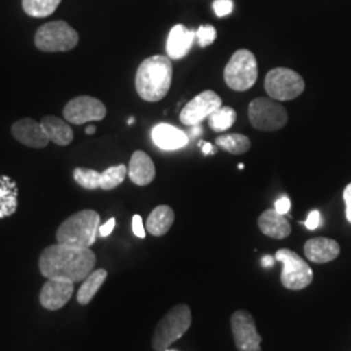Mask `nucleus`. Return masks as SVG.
<instances>
[{
  "label": "nucleus",
  "instance_id": "nucleus-1",
  "mask_svg": "<svg viewBox=\"0 0 351 351\" xmlns=\"http://www.w3.org/2000/svg\"><path fill=\"white\" fill-rule=\"evenodd\" d=\"M97 256L90 247L51 245L39 256V271L46 278L80 282L94 271Z\"/></svg>",
  "mask_w": 351,
  "mask_h": 351
},
{
  "label": "nucleus",
  "instance_id": "nucleus-2",
  "mask_svg": "<svg viewBox=\"0 0 351 351\" xmlns=\"http://www.w3.org/2000/svg\"><path fill=\"white\" fill-rule=\"evenodd\" d=\"M173 77V65L168 56L154 55L143 60L136 73V88L146 101H159L168 94Z\"/></svg>",
  "mask_w": 351,
  "mask_h": 351
},
{
  "label": "nucleus",
  "instance_id": "nucleus-3",
  "mask_svg": "<svg viewBox=\"0 0 351 351\" xmlns=\"http://www.w3.org/2000/svg\"><path fill=\"white\" fill-rule=\"evenodd\" d=\"M101 226L99 213L84 210L72 215L58 228V243L75 247H90L95 243Z\"/></svg>",
  "mask_w": 351,
  "mask_h": 351
},
{
  "label": "nucleus",
  "instance_id": "nucleus-4",
  "mask_svg": "<svg viewBox=\"0 0 351 351\" xmlns=\"http://www.w3.org/2000/svg\"><path fill=\"white\" fill-rule=\"evenodd\" d=\"M191 326V311L188 304H178L164 315L158 323L152 336V349L168 350V348L181 339Z\"/></svg>",
  "mask_w": 351,
  "mask_h": 351
},
{
  "label": "nucleus",
  "instance_id": "nucleus-5",
  "mask_svg": "<svg viewBox=\"0 0 351 351\" xmlns=\"http://www.w3.org/2000/svg\"><path fill=\"white\" fill-rule=\"evenodd\" d=\"M224 80L228 88L234 91H246L258 80V62L249 50L236 51L224 69Z\"/></svg>",
  "mask_w": 351,
  "mask_h": 351
},
{
  "label": "nucleus",
  "instance_id": "nucleus-6",
  "mask_svg": "<svg viewBox=\"0 0 351 351\" xmlns=\"http://www.w3.org/2000/svg\"><path fill=\"white\" fill-rule=\"evenodd\" d=\"M78 39V33L68 23L52 21L38 29L34 43L43 52H65L73 50Z\"/></svg>",
  "mask_w": 351,
  "mask_h": 351
},
{
  "label": "nucleus",
  "instance_id": "nucleus-7",
  "mask_svg": "<svg viewBox=\"0 0 351 351\" xmlns=\"http://www.w3.org/2000/svg\"><path fill=\"white\" fill-rule=\"evenodd\" d=\"M304 80L295 71L288 68H275L264 80V88L271 99L278 101L295 99L304 91Z\"/></svg>",
  "mask_w": 351,
  "mask_h": 351
},
{
  "label": "nucleus",
  "instance_id": "nucleus-8",
  "mask_svg": "<svg viewBox=\"0 0 351 351\" xmlns=\"http://www.w3.org/2000/svg\"><path fill=\"white\" fill-rule=\"evenodd\" d=\"M275 259L282 263L281 282L285 288L302 290L313 282L314 272L311 267L297 252L289 249H281L277 251Z\"/></svg>",
  "mask_w": 351,
  "mask_h": 351
},
{
  "label": "nucleus",
  "instance_id": "nucleus-9",
  "mask_svg": "<svg viewBox=\"0 0 351 351\" xmlns=\"http://www.w3.org/2000/svg\"><path fill=\"white\" fill-rule=\"evenodd\" d=\"M251 125L263 132H276L288 123L287 110L271 98H256L249 106Z\"/></svg>",
  "mask_w": 351,
  "mask_h": 351
},
{
  "label": "nucleus",
  "instance_id": "nucleus-10",
  "mask_svg": "<svg viewBox=\"0 0 351 351\" xmlns=\"http://www.w3.org/2000/svg\"><path fill=\"white\" fill-rule=\"evenodd\" d=\"M63 114L68 123L82 125L90 121L103 120L107 114V108L99 99L84 95L68 101L64 107Z\"/></svg>",
  "mask_w": 351,
  "mask_h": 351
},
{
  "label": "nucleus",
  "instance_id": "nucleus-11",
  "mask_svg": "<svg viewBox=\"0 0 351 351\" xmlns=\"http://www.w3.org/2000/svg\"><path fill=\"white\" fill-rule=\"evenodd\" d=\"M232 333L239 351H261L262 337L259 336L254 317L245 310H239L230 319Z\"/></svg>",
  "mask_w": 351,
  "mask_h": 351
},
{
  "label": "nucleus",
  "instance_id": "nucleus-12",
  "mask_svg": "<svg viewBox=\"0 0 351 351\" xmlns=\"http://www.w3.org/2000/svg\"><path fill=\"white\" fill-rule=\"evenodd\" d=\"M221 106V98L213 90H206L182 108L180 113V121L184 125H199L203 120L208 119L210 114Z\"/></svg>",
  "mask_w": 351,
  "mask_h": 351
},
{
  "label": "nucleus",
  "instance_id": "nucleus-13",
  "mask_svg": "<svg viewBox=\"0 0 351 351\" xmlns=\"http://www.w3.org/2000/svg\"><path fill=\"white\" fill-rule=\"evenodd\" d=\"M73 282L65 280L50 278L43 288L40 289L39 302L40 304L50 311L62 310L73 295Z\"/></svg>",
  "mask_w": 351,
  "mask_h": 351
},
{
  "label": "nucleus",
  "instance_id": "nucleus-14",
  "mask_svg": "<svg viewBox=\"0 0 351 351\" xmlns=\"http://www.w3.org/2000/svg\"><path fill=\"white\" fill-rule=\"evenodd\" d=\"M11 130L13 137L27 147L45 149L50 143L43 126L33 119H23L16 121Z\"/></svg>",
  "mask_w": 351,
  "mask_h": 351
},
{
  "label": "nucleus",
  "instance_id": "nucleus-15",
  "mask_svg": "<svg viewBox=\"0 0 351 351\" xmlns=\"http://www.w3.org/2000/svg\"><path fill=\"white\" fill-rule=\"evenodd\" d=\"M151 138L160 150L175 151L184 149L189 143L188 134L171 124H158L151 132Z\"/></svg>",
  "mask_w": 351,
  "mask_h": 351
},
{
  "label": "nucleus",
  "instance_id": "nucleus-16",
  "mask_svg": "<svg viewBox=\"0 0 351 351\" xmlns=\"http://www.w3.org/2000/svg\"><path fill=\"white\" fill-rule=\"evenodd\" d=\"M197 38V32L189 30L186 26L177 24L169 32L167 39V56L172 60H180L185 58L191 50L194 39Z\"/></svg>",
  "mask_w": 351,
  "mask_h": 351
},
{
  "label": "nucleus",
  "instance_id": "nucleus-17",
  "mask_svg": "<svg viewBox=\"0 0 351 351\" xmlns=\"http://www.w3.org/2000/svg\"><path fill=\"white\" fill-rule=\"evenodd\" d=\"M155 175V165L150 156L145 151H134L128 167V176L130 181L138 186H146L154 181Z\"/></svg>",
  "mask_w": 351,
  "mask_h": 351
},
{
  "label": "nucleus",
  "instance_id": "nucleus-18",
  "mask_svg": "<svg viewBox=\"0 0 351 351\" xmlns=\"http://www.w3.org/2000/svg\"><path fill=\"white\" fill-rule=\"evenodd\" d=\"M304 255L314 263H328L339 256V245L335 239L326 237L308 239L304 245Z\"/></svg>",
  "mask_w": 351,
  "mask_h": 351
},
{
  "label": "nucleus",
  "instance_id": "nucleus-19",
  "mask_svg": "<svg viewBox=\"0 0 351 351\" xmlns=\"http://www.w3.org/2000/svg\"><path fill=\"white\" fill-rule=\"evenodd\" d=\"M258 226L267 237L275 239H287L291 232V226L285 215L277 213L275 208L267 210L259 216Z\"/></svg>",
  "mask_w": 351,
  "mask_h": 351
},
{
  "label": "nucleus",
  "instance_id": "nucleus-20",
  "mask_svg": "<svg viewBox=\"0 0 351 351\" xmlns=\"http://www.w3.org/2000/svg\"><path fill=\"white\" fill-rule=\"evenodd\" d=\"M50 142L59 146H68L73 141V130L66 121L56 116H45L40 121Z\"/></svg>",
  "mask_w": 351,
  "mask_h": 351
},
{
  "label": "nucleus",
  "instance_id": "nucleus-21",
  "mask_svg": "<svg viewBox=\"0 0 351 351\" xmlns=\"http://www.w3.org/2000/svg\"><path fill=\"white\" fill-rule=\"evenodd\" d=\"M19 188L10 176H0V219L10 217L17 211Z\"/></svg>",
  "mask_w": 351,
  "mask_h": 351
},
{
  "label": "nucleus",
  "instance_id": "nucleus-22",
  "mask_svg": "<svg viewBox=\"0 0 351 351\" xmlns=\"http://www.w3.org/2000/svg\"><path fill=\"white\" fill-rule=\"evenodd\" d=\"M175 223V211L169 207V206H158L156 208L152 210L150 213L146 228L147 232L155 236V237H162L165 233H168V230L171 229V226Z\"/></svg>",
  "mask_w": 351,
  "mask_h": 351
},
{
  "label": "nucleus",
  "instance_id": "nucleus-23",
  "mask_svg": "<svg viewBox=\"0 0 351 351\" xmlns=\"http://www.w3.org/2000/svg\"><path fill=\"white\" fill-rule=\"evenodd\" d=\"M106 278H107V271L106 269H101H101L93 271L84 280L81 288L78 289V293H77V301H78V303L85 306V304H88L90 302L93 301L95 294L99 291L101 285L104 284Z\"/></svg>",
  "mask_w": 351,
  "mask_h": 351
},
{
  "label": "nucleus",
  "instance_id": "nucleus-24",
  "mask_svg": "<svg viewBox=\"0 0 351 351\" xmlns=\"http://www.w3.org/2000/svg\"><path fill=\"white\" fill-rule=\"evenodd\" d=\"M216 141V146L226 150V152L232 154V155H242L245 152H247L251 147V141L249 137L243 136V134H224L220 136Z\"/></svg>",
  "mask_w": 351,
  "mask_h": 351
},
{
  "label": "nucleus",
  "instance_id": "nucleus-25",
  "mask_svg": "<svg viewBox=\"0 0 351 351\" xmlns=\"http://www.w3.org/2000/svg\"><path fill=\"white\" fill-rule=\"evenodd\" d=\"M62 0H23L24 12L36 19L51 16L58 10Z\"/></svg>",
  "mask_w": 351,
  "mask_h": 351
},
{
  "label": "nucleus",
  "instance_id": "nucleus-26",
  "mask_svg": "<svg viewBox=\"0 0 351 351\" xmlns=\"http://www.w3.org/2000/svg\"><path fill=\"white\" fill-rule=\"evenodd\" d=\"M237 120V112L232 107L221 106L215 110L208 117V125L213 132H226L232 128Z\"/></svg>",
  "mask_w": 351,
  "mask_h": 351
},
{
  "label": "nucleus",
  "instance_id": "nucleus-27",
  "mask_svg": "<svg viewBox=\"0 0 351 351\" xmlns=\"http://www.w3.org/2000/svg\"><path fill=\"white\" fill-rule=\"evenodd\" d=\"M128 175V168L125 164H119L107 168L101 172V189L103 190H112L120 186Z\"/></svg>",
  "mask_w": 351,
  "mask_h": 351
},
{
  "label": "nucleus",
  "instance_id": "nucleus-28",
  "mask_svg": "<svg viewBox=\"0 0 351 351\" xmlns=\"http://www.w3.org/2000/svg\"><path fill=\"white\" fill-rule=\"evenodd\" d=\"M101 172L90 168H75L73 171V178L81 188L88 190L101 189Z\"/></svg>",
  "mask_w": 351,
  "mask_h": 351
},
{
  "label": "nucleus",
  "instance_id": "nucleus-29",
  "mask_svg": "<svg viewBox=\"0 0 351 351\" xmlns=\"http://www.w3.org/2000/svg\"><path fill=\"white\" fill-rule=\"evenodd\" d=\"M216 29L211 25H203L197 30V39L201 47H207L213 45L216 39Z\"/></svg>",
  "mask_w": 351,
  "mask_h": 351
},
{
  "label": "nucleus",
  "instance_id": "nucleus-30",
  "mask_svg": "<svg viewBox=\"0 0 351 351\" xmlns=\"http://www.w3.org/2000/svg\"><path fill=\"white\" fill-rule=\"evenodd\" d=\"M213 12L217 17H224L233 11L232 0H215L213 4Z\"/></svg>",
  "mask_w": 351,
  "mask_h": 351
},
{
  "label": "nucleus",
  "instance_id": "nucleus-31",
  "mask_svg": "<svg viewBox=\"0 0 351 351\" xmlns=\"http://www.w3.org/2000/svg\"><path fill=\"white\" fill-rule=\"evenodd\" d=\"M320 224H322V215H320V213H319L317 210L311 211L310 215H308V217H307V220L304 221V226H306V228H307L308 230L317 229V228L320 226Z\"/></svg>",
  "mask_w": 351,
  "mask_h": 351
},
{
  "label": "nucleus",
  "instance_id": "nucleus-32",
  "mask_svg": "<svg viewBox=\"0 0 351 351\" xmlns=\"http://www.w3.org/2000/svg\"><path fill=\"white\" fill-rule=\"evenodd\" d=\"M133 233L138 239H145L146 237L143 221H142V217L139 215H134L133 216Z\"/></svg>",
  "mask_w": 351,
  "mask_h": 351
},
{
  "label": "nucleus",
  "instance_id": "nucleus-33",
  "mask_svg": "<svg viewBox=\"0 0 351 351\" xmlns=\"http://www.w3.org/2000/svg\"><path fill=\"white\" fill-rule=\"evenodd\" d=\"M290 206H291V202L288 197H281L275 203V210L281 215H287L290 211Z\"/></svg>",
  "mask_w": 351,
  "mask_h": 351
},
{
  "label": "nucleus",
  "instance_id": "nucleus-34",
  "mask_svg": "<svg viewBox=\"0 0 351 351\" xmlns=\"http://www.w3.org/2000/svg\"><path fill=\"white\" fill-rule=\"evenodd\" d=\"M114 226H116V219L112 217V219H110L106 224L99 226V232H98L99 236H101V237H108V236L112 233Z\"/></svg>",
  "mask_w": 351,
  "mask_h": 351
},
{
  "label": "nucleus",
  "instance_id": "nucleus-35",
  "mask_svg": "<svg viewBox=\"0 0 351 351\" xmlns=\"http://www.w3.org/2000/svg\"><path fill=\"white\" fill-rule=\"evenodd\" d=\"M343 201L346 204V219L351 224V184L343 190Z\"/></svg>",
  "mask_w": 351,
  "mask_h": 351
},
{
  "label": "nucleus",
  "instance_id": "nucleus-36",
  "mask_svg": "<svg viewBox=\"0 0 351 351\" xmlns=\"http://www.w3.org/2000/svg\"><path fill=\"white\" fill-rule=\"evenodd\" d=\"M199 146L202 147V152H203V155H213L216 151L213 149V145L210 143V142H203V141H199Z\"/></svg>",
  "mask_w": 351,
  "mask_h": 351
},
{
  "label": "nucleus",
  "instance_id": "nucleus-37",
  "mask_svg": "<svg viewBox=\"0 0 351 351\" xmlns=\"http://www.w3.org/2000/svg\"><path fill=\"white\" fill-rule=\"evenodd\" d=\"M275 258H272L271 255H264L263 258H262V265H263L264 268H269V267H274V264H275Z\"/></svg>",
  "mask_w": 351,
  "mask_h": 351
},
{
  "label": "nucleus",
  "instance_id": "nucleus-38",
  "mask_svg": "<svg viewBox=\"0 0 351 351\" xmlns=\"http://www.w3.org/2000/svg\"><path fill=\"white\" fill-rule=\"evenodd\" d=\"M95 130H97V128H95V126H88V128H86V134H88V136H90V134H94V133H95Z\"/></svg>",
  "mask_w": 351,
  "mask_h": 351
},
{
  "label": "nucleus",
  "instance_id": "nucleus-39",
  "mask_svg": "<svg viewBox=\"0 0 351 351\" xmlns=\"http://www.w3.org/2000/svg\"><path fill=\"white\" fill-rule=\"evenodd\" d=\"M133 123H134V119H133V117H130V119H129V121H128V124H129V125H132Z\"/></svg>",
  "mask_w": 351,
  "mask_h": 351
},
{
  "label": "nucleus",
  "instance_id": "nucleus-40",
  "mask_svg": "<svg viewBox=\"0 0 351 351\" xmlns=\"http://www.w3.org/2000/svg\"><path fill=\"white\" fill-rule=\"evenodd\" d=\"M243 168H245L243 164H239V169H243Z\"/></svg>",
  "mask_w": 351,
  "mask_h": 351
},
{
  "label": "nucleus",
  "instance_id": "nucleus-41",
  "mask_svg": "<svg viewBox=\"0 0 351 351\" xmlns=\"http://www.w3.org/2000/svg\"><path fill=\"white\" fill-rule=\"evenodd\" d=\"M165 351H175V350H165Z\"/></svg>",
  "mask_w": 351,
  "mask_h": 351
}]
</instances>
